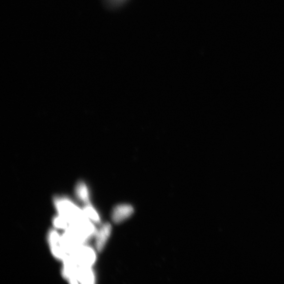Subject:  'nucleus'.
Here are the masks:
<instances>
[{
    "instance_id": "f257e3e1",
    "label": "nucleus",
    "mask_w": 284,
    "mask_h": 284,
    "mask_svg": "<svg viewBox=\"0 0 284 284\" xmlns=\"http://www.w3.org/2000/svg\"><path fill=\"white\" fill-rule=\"evenodd\" d=\"M54 204L59 215L66 218L72 224L88 219L85 212L77 208L76 205L68 199L55 198Z\"/></svg>"
},
{
    "instance_id": "f03ea898",
    "label": "nucleus",
    "mask_w": 284,
    "mask_h": 284,
    "mask_svg": "<svg viewBox=\"0 0 284 284\" xmlns=\"http://www.w3.org/2000/svg\"><path fill=\"white\" fill-rule=\"evenodd\" d=\"M80 266L91 267L96 260V254L89 247L82 245L71 254Z\"/></svg>"
},
{
    "instance_id": "7ed1b4c3",
    "label": "nucleus",
    "mask_w": 284,
    "mask_h": 284,
    "mask_svg": "<svg viewBox=\"0 0 284 284\" xmlns=\"http://www.w3.org/2000/svg\"><path fill=\"white\" fill-rule=\"evenodd\" d=\"M52 252L58 259L64 260L69 255L61 237L54 230H51L48 236Z\"/></svg>"
},
{
    "instance_id": "20e7f679",
    "label": "nucleus",
    "mask_w": 284,
    "mask_h": 284,
    "mask_svg": "<svg viewBox=\"0 0 284 284\" xmlns=\"http://www.w3.org/2000/svg\"><path fill=\"white\" fill-rule=\"evenodd\" d=\"M111 231V225L108 223L103 224L100 229L97 231L95 247L98 251H101L104 249Z\"/></svg>"
},
{
    "instance_id": "39448f33",
    "label": "nucleus",
    "mask_w": 284,
    "mask_h": 284,
    "mask_svg": "<svg viewBox=\"0 0 284 284\" xmlns=\"http://www.w3.org/2000/svg\"><path fill=\"white\" fill-rule=\"evenodd\" d=\"M134 210L131 205L127 204L119 205L113 209L112 214V220L115 223H120L130 217Z\"/></svg>"
},
{
    "instance_id": "423d86ee",
    "label": "nucleus",
    "mask_w": 284,
    "mask_h": 284,
    "mask_svg": "<svg viewBox=\"0 0 284 284\" xmlns=\"http://www.w3.org/2000/svg\"><path fill=\"white\" fill-rule=\"evenodd\" d=\"M76 280L83 284H93L95 276L91 267L80 266L76 275Z\"/></svg>"
},
{
    "instance_id": "0eeeda50",
    "label": "nucleus",
    "mask_w": 284,
    "mask_h": 284,
    "mask_svg": "<svg viewBox=\"0 0 284 284\" xmlns=\"http://www.w3.org/2000/svg\"><path fill=\"white\" fill-rule=\"evenodd\" d=\"M76 193L77 196L85 204L89 203V193L86 184L80 182L76 185Z\"/></svg>"
},
{
    "instance_id": "6e6552de",
    "label": "nucleus",
    "mask_w": 284,
    "mask_h": 284,
    "mask_svg": "<svg viewBox=\"0 0 284 284\" xmlns=\"http://www.w3.org/2000/svg\"><path fill=\"white\" fill-rule=\"evenodd\" d=\"M84 210H85L84 212L86 213L87 217L91 219L92 221L96 223L100 222V218L98 213L96 212L90 203L85 204Z\"/></svg>"
},
{
    "instance_id": "1a4fd4ad",
    "label": "nucleus",
    "mask_w": 284,
    "mask_h": 284,
    "mask_svg": "<svg viewBox=\"0 0 284 284\" xmlns=\"http://www.w3.org/2000/svg\"><path fill=\"white\" fill-rule=\"evenodd\" d=\"M54 227L58 229L67 230L72 224L68 219L59 215L53 219Z\"/></svg>"
},
{
    "instance_id": "9d476101",
    "label": "nucleus",
    "mask_w": 284,
    "mask_h": 284,
    "mask_svg": "<svg viewBox=\"0 0 284 284\" xmlns=\"http://www.w3.org/2000/svg\"><path fill=\"white\" fill-rule=\"evenodd\" d=\"M126 0H105L107 5L111 6H116L122 4Z\"/></svg>"
}]
</instances>
